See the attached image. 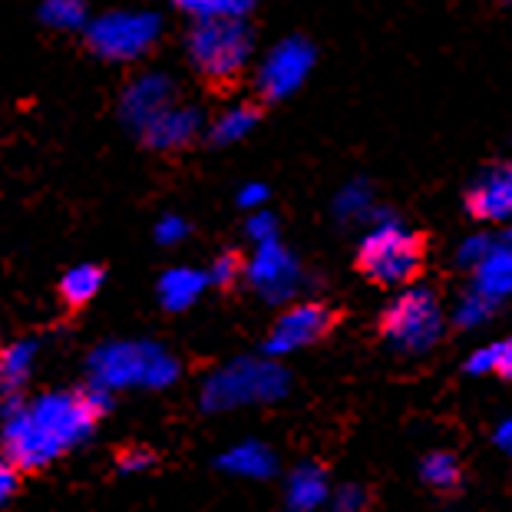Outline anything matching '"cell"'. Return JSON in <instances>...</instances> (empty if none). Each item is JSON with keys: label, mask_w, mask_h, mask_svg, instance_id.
<instances>
[{"label": "cell", "mask_w": 512, "mask_h": 512, "mask_svg": "<svg viewBox=\"0 0 512 512\" xmlns=\"http://www.w3.org/2000/svg\"><path fill=\"white\" fill-rule=\"evenodd\" d=\"M496 374H503V377L512 380V337L499 344V370H496Z\"/></svg>", "instance_id": "cell-37"}, {"label": "cell", "mask_w": 512, "mask_h": 512, "mask_svg": "<svg viewBox=\"0 0 512 512\" xmlns=\"http://www.w3.org/2000/svg\"><path fill=\"white\" fill-rule=\"evenodd\" d=\"M245 275V265H242V258L232 255V252H225L212 261V268H209V285H219V288H228V285H235L238 278Z\"/></svg>", "instance_id": "cell-27"}, {"label": "cell", "mask_w": 512, "mask_h": 512, "mask_svg": "<svg viewBox=\"0 0 512 512\" xmlns=\"http://www.w3.org/2000/svg\"><path fill=\"white\" fill-rule=\"evenodd\" d=\"M185 235H189V222L179 219V215H162V219L156 222V242L159 245H179Z\"/></svg>", "instance_id": "cell-30"}, {"label": "cell", "mask_w": 512, "mask_h": 512, "mask_svg": "<svg viewBox=\"0 0 512 512\" xmlns=\"http://www.w3.org/2000/svg\"><path fill=\"white\" fill-rule=\"evenodd\" d=\"M496 446H499V450H503V453H509V456H512V417H509V420H503V423H499V427H496Z\"/></svg>", "instance_id": "cell-36"}, {"label": "cell", "mask_w": 512, "mask_h": 512, "mask_svg": "<svg viewBox=\"0 0 512 512\" xmlns=\"http://www.w3.org/2000/svg\"><path fill=\"white\" fill-rule=\"evenodd\" d=\"M314 67V47L304 37H285L265 53L258 63L255 86L265 100H288L291 93L301 90Z\"/></svg>", "instance_id": "cell-8"}, {"label": "cell", "mask_w": 512, "mask_h": 512, "mask_svg": "<svg viewBox=\"0 0 512 512\" xmlns=\"http://www.w3.org/2000/svg\"><path fill=\"white\" fill-rule=\"evenodd\" d=\"M255 10V0H212L205 20H245Z\"/></svg>", "instance_id": "cell-29"}, {"label": "cell", "mask_w": 512, "mask_h": 512, "mask_svg": "<svg viewBox=\"0 0 512 512\" xmlns=\"http://www.w3.org/2000/svg\"><path fill=\"white\" fill-rule=\"evenodd\" d=\"M265 202H268V185H261V182H245L242 189H238V205L248 212H258V209H265Z\"/></svg>", "instance_id": "cell-32"}, {"label": "cell", "mask_w": 512, "mask_h": 512, "mask_svg": "<svg viewBox=\"0 0 512 512\" xmlns=\"http://www.w3.org/2000/svg\"><path fill=\"white\" fill-rule=\"evenodd\" d=\"M248 285L255 288L258 298H265L268 304H285L291 301L301 288V265L298 258L281 242L255 245V255L245 265Z\"/></svg>", "instance_id": "cell-9"}, {"label": "cell", "mask_w": 512, "mask_h": 512, "mask_svg": "<svg viewBox=\"0 0 512 512\" xmlns=\"http://www.w3.org/2000/svg\"><path fill=\"white\" fill-rule=\"evenodd\" d=\"M209 4H212V0H176L179 10H185V14H192L199 20H205V14H209Z\"/></svg>", "instance_id": "cell-35"}, {"label": "cell", "mask_w": 512, "mask_h": 512, "mask_svg": "<svg viewBox=\"0 0 512 512\" xmlns=\"http://www.w3.org/2000/svg\"><path fill=\"white\" fill-rule=\"evenodd\" d=\"M357 261H361V271L370 281L387 288H400L417 278L423 245L403 222L390 219V215H377L370 232L364 235L361 258Z\"/></svg>", "instance_id": "cell-4"}, {"label": "cell", "mask_w": 512, "mask_h": 512, "mask_svg": "<svg viewBox=\"0 0 512 512\" xmlns=\"http://www.w3.org/2000/svg\"><path fill=\"white\" fill-rule=\"evenodd\" d=\"M470 212L483 222H512V166L489 169L476 179Z\"/></svg>", "instance_id": "cell-12"}, {"label": "cell", "mask_w": 512, "mask_h": 512, "mask_svg": "<svg viewBox=\"0 0 512 512\" xmlns=\"http://www.w3.org/2000/svg\"><path fill=\"white\" fill-rule=\"evenodd\" d=\"M493 311H496V304L489 298H483V294L473 288V291H466L460 301H456L453 321L460 324V328L473 331V328H483V324L493 318Z\"/></svg>", "instance_id": "cell-24"}, {"label": "cell", "mask_w": 512, "mask_h": 512, "mask_svg": "<svg viewBox=\"0 0 512 512\" xmlns=\"http://www.w3.org/2000/svg\"><path fill=\"white\" fill-rule=\"evenodd\" d=\"M179 380V361L152 341H110L90 354V384L100 390H166Z\"/></svg>", "instance_id": "cell-2"}, {"label": "cell", "mask_w": 512, "mask_h": 512, "mask_svg": "<svg viewBox=\"0 0 512 512\" xmlns=\"http://www.w3.org/2000/svg\"><path fill=\"white\" fill-rule=\"evenodd\" d=\"M466 370H470V374H496L499 370V344H486V347H479V351H473L470 361H466Z\"/></svg>", "instance_id": "cell-31"}, {"label": "cell", "mask_w": 512, "mask_h": 512, "mask_svg": "<svg viewBox=\"0 0 512 512\" xmlns=\"http://www.w3.org/2000/svg\"><path fill=\"white\" fill-rule=\"evenodd\" d=\"M443 334V308L427 285H407L384 311V337L400 354H427Z\"/></svg>", "instance_id": "cell-6"}, {"label": "cell", "mask_w": 512, "mask_h": 512, "mask_svg": "<svg viewBox=\"0 0 512 512\" xmlns=\"http://www.w3.org/2000/svg\"><path fill=\"white\" fill-rule=\"evenodd\" d=\"M288 370L268 357H238L228 361L202 384V407L209 413H225L252 403H275L288 394Z\"/></svg>", "instance_id": "cell-3"}, {"label": "cell", "mask_w": 512, "mask_h": 512, "mask_svg": "<svg viewBox=\"0 0 512 512\" xmlns=\"http://www.w3.org/2000/svg\"><path fill=\"white\" fill-rule=\"evenodd\" d=\"M159 34L162 20L152 10H110V14L90 20V27H86V40H90L93 53L113 63L146 57Z\"/></svg>", "instance_id": "cell-7"}, {"label": "cell", "mask_w": 512, "mask_h": 512, "mask_svg": "<svg viewBox=\"0 0 512 512\" xmlns=\"http://www.w3.org/2000/svg\"><path fill=\"white\" fill-rule=\"evenodd\" d=\"M34 357H37L34 341H14L0 351V384H4L7 394H14V390L27 384L30 370H34Z\"/></svg>", "instance_id": "cell-20"}, {"label": "cell", "mask_w": 512, "mask_h": 512, "mask_svg": "<svg viewBox=\"0 0 512 512\" xmlns=\"http://www.w3.org/2000/svg\"><path fill=\"white\" fill-rule=\"evenodd\" d=\"M40 20L47 27H53V30H83V27H90L83 0H43Z\"/></svg>", "instance_id": "cell-22"}, {"label": "cell", "mask_w": 512, "mask_h": 512, "mask_svg": "<svg viewBox=\"0 0 512 512\" xmlns=\"http://www.w3.org/2000/svg\"><path fill=\"white\" fill-rule=\"evenodd\" d=\"M219 466L225 473L242 476V479H268L278 470V456L268 443L261 440H242L219 456Z\"/></svg>", "instance_id": "cell-15"}, {"label": "cell", "mask_w": 512, "mask_h": 512, "mask_svg": "<svg viewBox=\"0 0 512 512\" xmlns=\"http://www.w3.org/2000/svg\"><path fill=\"white\" fill-rule=\"evenodd\" d=\"M14 493H17V466L4 456V460H0V506Z\"/></svg>", "instance_id": "cell-34"}, {"label": "cell", "mask_w": 512, "mask_h": 512, "mask_svg": "<svg viewBox=\"0 0 512 512\" xmlns=\"http://www.w3.org/2000/svg\"><path fill=\"white\" fill-rule=\"evenodd\" d=\"M100 413L80 394H40L17 407L4 423L0 443L17 470H43L93 433Z\"/></svg>", "instance_id": "cell-1"}, {"label": "cell", "mask_w": 512, "mask_h": 512, "mask_svg": "<svg viewBox=\"0 0 512 512\" xmlns=\"http://www.w3.org/2000/svg\"><path fill=\"white\" fill-rule=\"evenodd\" d=\"M334 215L341 219L344 225H361L367 219H377V209H374V192L370 185L354 179L347 182L341 192L334 195Z\"/></svg>", "instance_id": "cell-18"}, {"label": "cell", "mask_w": 512, "mask_h": 512, "mask_svg": "<svg viewBox=\"0 0 512 512\" xmlns=\"http://www.w3.org/2000/svg\"><path fill=\"white\" fill-rule=\"evenodd\" d=\"M328 499H331V483H328V473H324L318 463L294 466L285 486L288 512H318L328 506Z\"/></svg>", "instance_id": "cell-14"}, {"label": "cell", "mask_w": 512, "mask_h": 512, "mask_svg": "<svg viewBox=\"0 0 512 512\" xmlns=\"http://www.w3.org/2000/svg\"><path fill=\"white\" fill-rule=\"evenodd\" d=\"M503 4H512V0H503Z\"/></svg>", "instance_id": "cell-39"}, {"label": "cell", "mask_w": 512, "mask_h": 512, "mask_svg": "<svg viewBox=\"0 0 512 512\" xmlns=\"http://www.w3.org/2000/svg\"><path fill=\"white\" fill-rule=\"evenodd\" d=\"M245 232H248V238H252L255 245L278 242V219H275V215H271L268 209H258V212L248 215Z\"/></svg>", "instance_id": "cell-28"}, {"label": "cell", "mask_w": 512, "mask_h": 512, "mask_svg": "<svg viewBox=\"0 0 512 512\" xmlns=\"http://www.w3.org/2000/svg\"><path fill=\"white\" fill-rule=\"evenodd\" d=\"M420 476L423 483L433 486V489H453L456 483H460V460H456L453 453L446 450H437V453H427L420 463Z\"/></svg>", "instance_id": "cell-23"}, {"label": "cell", "mask_w": 512, "mask_h": 512, "mask_svg": "<svg viewBox=\"0 0 512 512\" xmlns=\"http://www.w3.org/2000/svg\"><path fill=\"white\" fill-rule=\"evenodd\" d=\"M509 248H512V245H509Z\"/></svg>", "instance_id": "cell-40"}, {"label": "cell", "mask_w": 512, "mask_h": 512, "mask_svg": "<svg viewBox=\"0 0 512 512\" xmlns=\"http://www.w3.org/2000/svg\"><path fill=\"white\" fill-rule=\"evenodd\" d=\"M328 512H367V489L354 483L331 489Z\"/></svg>", "instance_id": "cell-26"}, {"label": "cell", "mask_w": 512, "mask_h": 512, "mask_svg": "<svg viewBox=\"0 0 512 512\" xmlns=\"http://www.w3.org/2000/svg\"><path fill=\"white\" fill-rule=\"evenodd\" d=\"M205 285H209V275L199 268H169L159 278V301L169 311H185L202 298Z\"/></svg>", "instance_id": "cell-17"}, {"label": "cell", "mask_w": 512, "mask_h": 512, "mask_svg": "<svg viewBox=\"0 0 512 512\" xmlns=\"http://www.w3.org/2000/svg\"><path fill=\"white\" fill-rule=\"evenodd\" d=\"M496 248V242L489 235H483V232H476V235H470V238H463L460 242V248H456V261H460L463 268H470V271H476L479 265L486 261V255L493 252Z\"/></svg>", "instance_id": "cell-25"}, {"label": "cell", "mask_w": 512, "mask_h": 512, "mask_svg": "<svg viewBox=\"0 0 512 512\" xmlns=\"http://www.w3.org/2000/svg\"><path fill=\"white\" fill-rule=\"evenodd\" d=\"M255 53L252 30L245 20H199L189 34V60L205 80H235Z\"/></svg>", "instance_id": "cell-5"}, {"label": "cell", "mask_w": 512, "mask_h": 512, "mask_svg": "<svg viewBox=\"0 0 512 512\" xmlns=\"http://www.w3.org/2000/svg\"><path fill=\"white\" fill-rule=\"evenodd\" d=\"M100 288H103V271L96 268V265H76L60 281L63 301L73 304V308H83V304H90L96 294H100Z\"/></svg>", "instance_id": "cell-21"}, {"label": "cell", "mask_w": 512, "mask_h": 512, "mask_svg": "<svg viewBox=\"0 0 512 512\" xmlns=\"http://www.w3.org/2000/svg\"><path fill=\"white\" fill-rule=\"evenodd\" d=\"M255 126H258V110H255V106L235 103V106H228V110H222L219 116H215L209 136H212V143L232 146V143H242V139L252 133Z\"/></svg>", "instance_id": "cell-19"}, {"label": "cell", "mask_w": 512, "mask_h": 512, "mask_svg": "<svg viewBox=\"0 0 512 512\" xmlns=\"http://www.w3.org/2000/svg\"><path fill=\"white\" fill-rule=\"evenodd\" d=\"M331 328V311L324 304L301 301L291 304L288 311L278 314V321L271 324V331L265 337V354L268 357H288L301 347H308L314 341H321Z\"/></svg>", "instance_id": "cell-10"}, {"label": "cell", "mask_w": 512, "mask_h": 512, "mask_svg": "<svg viewBox=\"0 0 512 512\" xmlns=\"http://www.w3.org/2000/svg\"><path fill=\"white\" fill-rule=\"evenodd\" d=\"M152 463H156V456H152L149 450H143V446H133V450H126L123 456H119V470L123 473H143Z\"/></svg>", "instance_id": "cell-33"}, {"label": "cell", "mask_w": 512, "mask_h": 512, "mask_svg": "<svg viewBox=\"0 0 512 512\" xmlns=\"http://www.w3.org/2000/svg\"><path fill=\"white\" fill-rule=\"evenodd\" d=\"M7 397V390H4V384H0V400H4Z\"/></svg>", "instance_id": "cell-38"}, {"label": "cell", "mask_w": 512, "mask_h": 512, "mask_svg": "<svg viewBox=\"0 0 512 512\" xmlns=\"http://www.w3.org/2000/svg\"><path fill=\"white\" fill-rule=\"evenodd\" d=\"M473 288L493 304L512 298V248L499 242L486 261L473 271Z\"/></svg>", "instance_id": "cell-16"}, {"label": "cell", "mask_w": 512, "mask_h": 512, "mask_svg": "<svg viewBox=\"0 0 512 512\" xmlns=\"http://www.w3.org/2000/svg\"><path fill=\"white\" fill-rule=\"evenodd\" d=\"M176 106V86L166 73H139L133 83L123 90V100H119V116H123L126 126L143 129L152 123L156 116H162Z\"/></svg>", "instance_id": "cell-11"}, {"label": "cell", "mask_w": 512, "mask_h": 512, "mask_svg": "<svg viewBox=\"0 0 512 512\" xmlns=\"http://www.w3.org/2000/svg\"><path fill=\"white\" fill-rule=\"evenodd\" d=\"M202 133V113L195 106H169L166 113L156 116L152 123L143 129V139L146 146L159 149V152H172V149H182L189 146L195 136Z\"/></svg>", "instance_id": "cell-13"}]
</instances>
